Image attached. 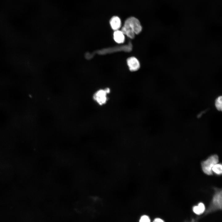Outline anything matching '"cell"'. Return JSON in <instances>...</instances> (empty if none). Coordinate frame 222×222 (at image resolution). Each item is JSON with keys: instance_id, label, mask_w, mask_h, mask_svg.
<instances>
[{"instance_id": "cell-9", "label": "cell", "mask_w": 222, "mask_h": 222, "mask_svg": "<svg viewBox=\"0 0 222 222\" xmlns=\"http://www.w3.org/2000/svg\"><path fill=\"white\" fill-rule=\"evenodd\" d=\"M213 173L217 175H222V164L217 163L212 168Z\"/></svg>"}, {"instance_id": "cell-8", "label": "cell", "mask_w": 222, "mask_h": 222, "mask_svg": "<svg viewBox=\"0 0 222 222\" xmlns=\"http://www.w3.org/2000/svg\"><path fill=\"white\" fill-rule=\"evenodd\" d=\"M193 211L197 215H200L203 213L205 210V207L202 203H199L197 206L193 207Z\"/></svg>"}, {"instance_id": "cell-1", "label": "cell", "mask_w": 222, "mask_h": 222, "mask_svg": "<svg viewBox=\"0 0 222 222\" xmlns=\"http://www.w3.org/2000/svg\"><path fill=\"white\" fill-rule=\"evenodd\" d=\"M214 193L210 204L208 212L222 210V189L214 188Z\"/></svg>"}, {"instance_id": "cell-11", "label": "cell", "mask_w": 222, "mask_h": 222, "mask_svg": "<svg viewBox=\"0 0 222 222\" xmlns=\"http://www.w3.org/2000/svg\"><path fill=\"white\" fill-rule=\"evenodd\" d=\"M215 104L217 109L222 112V96L218 97L216 99Z\"/></svg>"}, {"instance_id": "cell-12", "label": "cell", "mask_w": 222, "mask_h": 222, "mask_svg": "<svg viewBox=\"0 0 222 222\" xmlns=\"http://www.w3.org/2000/svg\"><path fill=\"white\" fill-rule=\"evenodd\" d=\"M139 222H150V220L148 216L144 215L141 217Z\"/></svg>"}, {"instance_id": "cell-3", "label": "cell", "mask_w": 222, "mask_h": 222, "mask_svg": "<svg viewBox=\"0 0 222 222\" xmlns=\"http://www.w3.org/2000/svg\"><path fill=\"white\" fill-rule=\"evenodd\" d=\"M219 157L216 154L212 155L206 160L202 162L201 166L203 172L206 175H210L213 174L212 168L219 162Z\"/></svg>"}, {"instance_id": "cell-4", "label": "cell", "mask_w": 222, "mask_h": 222, "mask_svg": "<svg viewBox=\"0 0 222 222\" xmlns=\"http://www.w3.org/2000/svg\"><path fill=\"white\" fill-rule=\"evenodd\" d=\"M123 27L132 31L135 34L140 33L142 30L140 21L134 17H130L126 19Z\"/></svg>"}, {"instance_id": "cell-7", "label": "cell", "mask_w": 222, "mask_h": 222, "mask_svg": "<svg viewBox=\"0 0 222 222\" xmlns=\"http://www.w3.org/2000/svg\"><path fill=\"white\" fill-rule=\"evenodd\" d=\"M113 35L114 39L116 42L121 43L124 42L125 39L124 35L121 31H115Z\"/></svg>"}, {"instance_id": "cell-13", "label": "cell", "mask_w": 222, "mask_h": 222, "mask_svg": "<svg viewBox=\"0 0 222 222\" xmlns=\"http://www.w3.org/2000/svg\"><path fill=\"white\" fill-rule=\"evenodd\" d=\"M153 222H164L162 219H161L160 218H156L155 219Z\"/></svg>"}, {"instance_id": "cell-10", "label": "cell", "mask_w": 222, "mask_h": 222, "mask_svg": "<svg viewBox=\"0 0 222 222\" xmlns=\"http://www.w3.org/2000/svg\"><path fill=\"white\" fill-rule=\"evenodd\" d=\"M121 31L124 35H126L131 39H134L135 37V33L132 30L123 27Z\"/></svg>"}, {"instance_id": "cell-6", "label": "cell", "mask_w": 222, "mask_h": 222, "mask_svg": "<svg viewBox=\"0 0 222 222\" xmlns=\"http://www.w3.org/2000/svg\"><path fill=\"white\" fill-rule=\"evenodd\" d=\"M110 24L113 30L115 31L118 30L121 26V19L118 16H114L111 19Z\"/></svg>"}, {"instance_id": "cell-2", "label": "cell", "mask_w": 222, "mask_h": 222, "mask_svg": "<svg viewBox=\"0 0 222 222\" xmlns=\"http://www.w3.org/2000/svg\"><path fill=\"white\" fill-rule=\"evenodd\" d=\"M110 92L111 90L109 88L99 89L93 94L92 99L98 105L103 106L107 103L108 95Z\"/></svg>"}, {"instance_id": "cell-5", "label": "cell", "mask_w": 222, "mask_h": 222, "mask_svg": "<svg viewBox=\"0 0 222 222\" xmlns=\"http://www.w3.org/2000/svg\"><path fill=\"white\" fill-rule=\"evenodd\" d=\"M127 62L129 69L131 71H136L140 68L139 62L135 57H131L128 58Z\"/></svg>"}]
</instances>
